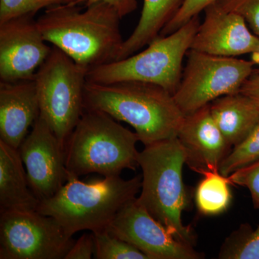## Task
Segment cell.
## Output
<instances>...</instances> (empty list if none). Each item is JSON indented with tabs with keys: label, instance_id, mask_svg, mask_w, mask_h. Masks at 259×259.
<instances>
[{
	"label": "cell",
	"instance_id": "1",
	"mask_svg": "<svg viewBox=\"0 0 259 259\" xmlns=\"http://www.w3.org/2000/svg\"><path fill=\"white\" fill-rule=\"evenodd\" d=\"M56 5L37 20L42 37L81 67L89 70L117 59L123 39L121 17L107 3L85 7Z\"/></svg>",
	"mask_w": 259,
	"mask_h": 259
},
{
	"label": "cell",
	"instance_id": "2",
	"mask_svg": "<svg viewBox=\"0 0 259 259\" xmlns=\"http://www.w3.org/2000/svg\"><path fill=\"white\" fill-rule=\"evenodd\" d=\"M85 110H98L132 126L144 146L177 137L185 115L171 93L153 83L87 81Z\"/></svg>",
	"mask_w": 259,
	"mask_h": 259
},
{
	"label": "cell",
	"instance_id": "3",
	"mask_svg": "<svg viewBox=\"0 0 259 259\" xmlns=\"http://www.w3.org/2000/svg\"><path fill=\"white\" fill-rule=\"evenodd\" d=\"M141 182L139 176L129 180L111 176L83 182L68 171L64 185L40 201L37 210L54 218L71 236L81 231L106 230L119 211L136 198Z\"/></svg>",
	"mask_w": 259,
	"mask_h": 259
},
{
	"label": "cell",
	"instance_id": "4",
	"mask_svg": "<svg viewBox=\"0 0 259 259\" xmlns=\"http://www.w3.org/2000/svg\"><path fill=\"white\" fill-rule=\"evenodd\" d=\"M142 169L141 192L136 200L175 238L194 245L196 236L182 221V213L190 205L183 180L185 151L176 138L145 146L139 153Z\"/></svg>",
	"mask_w": 259,
	"mask_h": 259
},
{
	"label": "cell",
	"instance_id": "5",
	"mask_svg": "<svg viewBox=\"0 0 259 259\" xmlns=\"http://www.w3.org/2000/svg\"><path fill=\"white\" fill-rule=\"evenodd\" d=\"M139 138L108 114L85 110L65 145V165L79 177L97 173L120 176L126 168L139 166L136 144Z\"/></svg>",
	"mask_w": 259,
	"mask_h": 259
},
{
	"label": "cell",
	"instance_id": "6",
	"mask_svg": "<svg viewBox=\"0 0 259 259\" xmlns=\"http://www.w3.org/2000/svg\"><path fill=\"white\" fill-rule=\"evenodd\" d=\"M200 21L199 15L169 35H159L144 51L89 70V82L138 81L158 85L174 95L180 84L184 58L190 51Z\"/></svg>",
	"mask_w": 259,
	"mask_h": 259
},
{
	"label": "cell",
	"instance_id": "7",
	"mask_svg": "<svg viewBox=\"0 0 259 259\" xmlns=\"http://www.w3.org/2000/svg\"><path fill=\"white\" fill-rule=\"evenodd\" d=\"M87 73L88 70L53 47L34 78L40 115L50 126L64 149L84 111Z\"/></svg>",
	"mask_w": 259,
	"mask_h": 259
},
{
	"label": "cell",
	"instance_id": "8",
	"mask_svg": "<svg viewBox=\"0 0 259 259\" xmlns=\"http://www.w3.org/2000/svg\"><path fill=\"white\" fill-rule=\"evenodd\" d=\"M175 101L187 115L225 95L239 93L254 71V63L190 49Z\"/></svg>",
	"mask_w": 259,
	"mask_h": 259
},
{
	"label": "cell",
	"instance_id": "9",
	"mask_svg": "<svg viewBox=\"0 0 259 259\" xmlns=\"http://www.w3.org/2000/svg\"><path fill=\"white\" fill-rule=\"evenodd\" d=\"M74 243L56 220L37 210L0 214V259H64Z\"/></svg>",
	"mask_w": 259,
	"mask_h": 259
},
{
	"label": "cell",
	"instance_id": "10",
	"mask_svg": "<svg viewBox=\"0 0 259 259\" xmlns=\"http://www.w3.org/2000/svg\"><path fill=\"white\" fill-rule=\"evenodd\" d=\"M136 198L116 214L106 229L110 234L134 245L149 259L204 258L193 245L175 238Z\"/></svg>",
	"mask_w": 259,
	"mask_h": 259
},
{
	"label": "cell",
	"instance_id": "11",
	"mask_svg": "<svg viewBox=\"0 0 259 259\" xmlns=\"http://www.w3.org/2000/svg\"><path fill=\"white\" fill-rule=\"evenodd\" d=\"M32 192L40 201L57 193L67 181L64 148L39 116L18 148Z\"/></svg>",
	"mask_w": 259,
	"mask_h": 259
},
{
	"label": "cell",
	"instance_id": "12",
	"mask_svg": "<svg viewBox=\"0 0 259 259\" xmlns=\"http://www.w3.org/2000/svg\"><path fill=\"white\" fill-rule=\"evenodd\" d=\"M35 15H25L0 23V81L33 79L50 54Z\"/></svg>",
	"mask_w": 259,
	"mask_h": 259
},
{
	"label": "cell",
	"instance_id": "13",
	"mask_svg": "<svg viewBox=\"0 0 259 259\" xmlns=\"http://www.w3.org/2000/svg\"><path fill=\"white\" fill-rule=\"evenodd\" d=\"M190 49L210 55L236 57L259 50V37L250 31L243 17L216 4L207 7Z\"/></svg>",
	"mask_w": 259,
	"mask_h": 259
},
{
	"label": "cell",
	"instance_id": "14",
	"mask_svg": "<svg viewBox=\"0 0 259 259\" xmlns=\"http://www.w3.org/2000/svg\"><path fill=\"white\" fill-rule=\"evenodd\" d=\"M186 156V164L203 175L219 171L232 146L213 119L209 105L185 115L177 135Z\"/></svg>",
	"mask_w": 259,
	"mask_h": 259
},
{
	"label": "cell",
	"instance_id": "15",
	"mask_svg": "<svg viewBox=\"0 0 259 259\" xmlns=\"http://www.w3.org/2000/svg\"><path fill=\"white\" fill-rule=\"evenodd\" d=\"M40 115L34 79L0 81V141L18 150Z\"/></svg>",
	"mask_w": 259,
	"mask_h": 259
},
{
	"label": "cell",
	"instance_id": "16",
	"mask_svg": "<svg viewBox=\"0 0 259 259\" xmlns=\"http://www.w3.org/2000/svg\"><path fill=\"white\" fill-rule=\"evenodd\" d=\"M40 202L29 185L18 150L0 141V212L37 210Z\"/></svg>",
	"mask_w": 259,
	"mask_h": 259
},
{
	"label": "cell",
	"instance_id": "17",
	"mask_svg": "<svg viewBox=\"0 0 259 259\" xmlns=\"http://www.w3.org/2000/svg\"><path fill=\"white\" fill-rule=\"evenodd\" d=\"M211 114L232 147L241 143L259 122V107L241 93L225 95L209 104Z\"/></svg>",
	"mask_w": 259,
	"mask_h": 259
},
{
	"label": "cell",
	"instance_id": "18",
	"mask_svg": "<svg viewBox=\"0 0 259 259\" xmlns=\"http://www.w3.org/2000/svg\"><path fill=\"white\" fill-rule=\"evenodd\" d=\"M185 2L186 0H144L137 26L124 40L117 60L136 54L159 36L162 29L176 15Z\"/></svg>",
	"mask_w": 259,
	"mask_h": 259
},
{
	"label": "cell",
	"instance_id": "19",
	"mask_svg": "<svg viewBox=\"0 0 259 259\" xmlns=\"http://www.w3.org/2000/svg\"><path fill=\"white\" fill-rule=\"evenodd\" d=\"M195 190L197 210L205 216H215L226 212L231 205L233 195L231 181L219 171L204 173Z\"/></svg>",
	"mask_w": 259,
	"mask_h": 259
},
{
	"label": "cell",
	"instance_id": "20",
	"mask_svg": "<svg viewBox=\"0 0 259 259\" xmlns=\"http://www.w3.org/2000/svg\"><path fill=\"white\" fill-rule=\"evenodd\" d=\"M218 258L259 259V225L253 228L248 223L242 224L226 238Z\"/></svg>",
	"mask_w": 259,
	"mask_h": 259
},
{
	"label": "cell",
	"instance_id": "21",
	"mask_svg": "<svg viewBox=\"0 0 259 259\" xmlns=\"http://www.w3.org/2000/svg\"><path fill=\"white\" fill-rule=\"evenodd\" d=\"M258 161L259 122L241 143L233 147L223 160L219 171L228 177L233 172Z\"/></svg>",
	"mask_w": 259,
	"mask_h": 259
},
{
	"label": "cell",
	"instance_id": "22",
	"mask_svg": "<svg viewBox=\"0 0 259 259\" xmlns=\"http://www.w3.org/2000/svg\"><path fill=\"white\" fill-rule=\"evenodd\" d=\"M96 259H149L141 250L110 234L107 230L93 232Z\"/></svg>",
	"mask_w": 259,
	"mask_h": 259
},
{
	"label": "cell",
	"instance_id": "23",
	"mask_svg": "<svg viewBox=\"0 0 259 259\" xmlns=\"http://www.w3.org/2000/svg\"><path fill=\"white\" fill-rule=\"evenodd\" d=\"M74 0H0V23L56 5L71 4Z\"/></svg>",
	"mask_w": 259,
	"mask_h": 259
},
{
	"label": "cell",
	"instance_id": "24",
	"mask_svg": "<svg viewBox=\"0 0 259 259\" xmlns=\"http://www.w3.org/2000/svg\"><path fill=\"white\" fill-rule=\"evenodd\" d=\"M214 4L241 15L251 31L259 37V0H219Z\"/></svg>",
	"mask_w": 259,
	"mask_h": 259
},
{
	"label": "cell",
	"instance_id": "25",
	"mask_svg": "<svg viewBox=\"0 0 259 259\" xmlns=\"http://www.w3.org/2000/svg\"><path fill=\"white\" fill-rule=\"evenodd\" d=\"M218 1L219 0H186L185 4L176 15L162 29L159 35L165 36L176 31L194 17L204 11L209 5L214 4Z\"/></svg>",
	"mask_w": 259,
	"mask_h": 259
},
{
	"label": "cell",
	"instance_id": "26",
	"mask_svg": "<svg viewBox=\"0 0 259 259\" xmlns=\"http://www.w3.org/2000/svg\"><path fill=\"white\" fill-rule=\"evenodd\" d=\"M228 177L232 185L248 189L253 207L259 209V161L243 167Z\"/></svg>",
	"mask_w": 259,
	"mask_h": 259
},
{
	"label": "cell",
	"instance_id": "27",
	"mask_svg": "<svg viewBox=\"0 0 259 259\" xmlns=\"http://www.w3.org/2000/svg\"><path fill=\"white\" fill-rule=\"evenodd\" d=\"M95 238L93 233L83 234L69 250L64 259H90L95 253Z\"/></svg>",
	"mask_w": 259,
	"mask_h": 259
},
{
	"label": "cell",
	"instance_id": "28",
	"mask_svg": "<svg viewBox=\"0 0 259 259\" xmlns=\"http://www.w3.org/2000/svg\"><path fill=\"white\" fill-rule=\"evenodd\" d=\"M100 2L107 3L113 7L122 18L132 13L138 8L137 0H74L71 5L83 4L85 7H87L95 3H100Z\"/></svg>",
	"mask_w": 259,
	"mask_h": 259
},
{
	"label": "cell",
	"instance_id": "29",
	"mask_svg": "<svg viewBox=\"0 0 259 259\" xmlns=\"http://www.w3.org/2000/svg\"><path fill=\"white\" fill-rule=\"evenodd\" d=\"M240 93L250 97L259 107V74L255 69L243 83Z\"/></svg>",
	"mask_w": 259,
	"mask_h": 259
},
{
	"label": "cell",
	"instance_id": "30",
	"mask_svg": "<svg viewBox=\"0 0 259 259\" xmlns=\"http://www.w3.org/2000/svg\"><path fill=\"white\" fill-rule=\"evenodd\" d=\"M251 61L256 65L257 68L255 71L259 74V50L251 54Z\"/></svg>",
	"mask_w": 259,
	"mask_h": 259
}]
</instances>
